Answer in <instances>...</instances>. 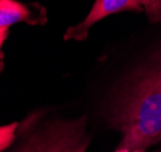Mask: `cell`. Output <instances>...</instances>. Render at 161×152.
<instances>
[{
    "label": "cell",
    "mask_w": 161,
    "mask_h": 152,
    "mask_svg": "<svg viewBox=\"0 0 161 152\" xmlns=\"http://www.w3.org/2000/svg\"><path fill=\"white\" fill-rule=\"evenodd\" d=\"M8 35V28H0V50H1V46L4 44V41L6 40Z\"/></svg>",
    "instance_id": "obj_7"
},
{
    "label": "cell",
    "mask_w": 161,
    "mask_h": 152,
    "mask_svg": "<svg viewBox=\"0 0 161 152\" xmlns=\"http://www.w3.org/2000/svg\"><path fill=\"white\" fill-rule=\"evenodd\" d=\"M110 123L121 133L118 152H142L161 141V60L136 72L114 100Z\"/></svg>",
    "instance_id": "obj_1"
},
{
    "label": "cell",
    "mask_w": 161,
    "mask_h": 152,
    "mask_svg": "<svg viewBox=\"0 0 161 152\" xmlns=\"http://www.w3.org/2000/svg\"><path fill=\"white\" fill-rule=\"evenodd\" d=\"M124 11L141 12L142 10L132 0H96L87 16L79 24L73 25L67 29L64 34V40H85L89 35L90 28L93 24L98 23L105 17Z\"/></svg>",
    "instance_id": "obj_3"
},
{
    "label": "cell",
    "mask_w": 161,
    "mask_h": 152,
    "mask_svg": "<svg viewBox=\"0 0 161 152\" xmlns=\"http://www.w3.org/2000/svg\"><path fill=\"white\" fill-rule=\"evenodd\" d=\"M153 23H161V0H132Z\"/></svg>",
    "instance_id": "obj_5"
},
{
    "label": "cell",
    "mask_w": 161,
    "mask_h": 152,
    "mask_svg": "<svg viewBox=\"0 0 161 152\" xmlns=\"http://www.w3.org/2000/svg\"><path fill=\"white\" fill-rule=\"evenodd\" d=\"M32 11L17 0H0V28H10L19 22H32Z\"/></svg>",
    "instance_id": "obj_4"
},
{
    "label": "cell",
    "mask_w": 161,
    "mask_h": 152,
    "mask_svg": "<svg viewBox=\"0 0 161 152\" xmlns=\"http://www.w3.org/2000/svg\"><path fill=\"white\" fill-rule=\"evenodd\" d=\"M18 123L14 122L6 126H0V152L6 150L10 145L14 143L16 138V129Z\"/></svg>",
    "instance_id": "obj_6"
},
{
    "label": "cell",
    "mask_w": 161,
    "mask_h": 152,
    "mask_svg": "<svg viewBox=\"0 0 161 152\" xmlns=\"http://www.w3.org/2000/svg\"><path fill=\"white\" fill-rule=\"evenodd\" d=\"M89 145L86 118L57 120L28 136L12 152H85Z\"/></svg>",
    "instance_id": "obj_2"
}]
</instances>
